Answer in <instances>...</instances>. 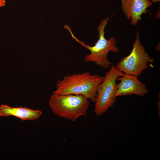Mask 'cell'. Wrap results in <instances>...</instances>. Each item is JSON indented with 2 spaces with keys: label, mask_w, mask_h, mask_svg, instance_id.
Listing matches in <instances>:
<instances>
[{
  "label": "cell",
  "mask_w": 160,
  "mask_h": 160,
  "mask_svg": "<svg viewBox=\"0 0 160 160\" xmlns=\"http://www.w3.org/2000/svg\"><path fill=\"white\" fill-rule=\"evenodd\" d=\"M104 78L103 76L91 75L88 71L68 75L58 81L53 93L81 95L94 103L98 87Z\"/></svg>",
  "instance_id": "obj_1"
},
{
  "label": "cell",
  "mask_w": 160,
  "mask_h": 160,
  "mask_svg": "<svg viewBox=\"0 0 160 160\" xmlns=\"http://www.w3.org/2000/svg\"><path fill=\"white\" fill-rule=\"evenodd\" d=\"M110 19V17H107L101 21L97 28L98 33V40L93 46L87 44L79 40L73 35L68 25H65L64 26V28L70 33L73 39L90 51V54L85 57V62L95 63L97 65L106 69H109L110 65L112 64L108 60L109 52L112 51L117 53L119 49L116 45V41L114 37H111L109 40H107L105 37V28Z\"/></svg>",
  "instance_id": "obj_2"
},
{
  "label": "cell",
  "mask_w": 160,
  "mask_h": 160,
  "mask_svg": "<svg viewBox=\"0 0 160 160\" xmlns=\"http://www.w3.org/2000/svg\"><path fill=\"white\" fill-rule=\"evenodd\" d=\"M53 112L60 117L75 121L85 116L90 104L85 96L79 94L60 95L53 93L49 101Z\"/></svg>",
  "instance_id": "obj_3"
},
{
  "label": "cell",
  "mask_w": 160,
  "mask_h": 160,
  "mask_svg": "<svg viewBox=\"0 0 160 160\" xmlns=\"http://www.w3.org/2000/svg\"><path fill=\"white\" fill-rule=\"evenodd\" d=\"M124 73L111 65L109 71L106 73L103 81L97 88L95 103L94 112L100 116L113 107L116 100L117 78Z\"/></svg>",
  "instance_id": "obj_4"
},
{
  "label": "cell",
  "mask_w": 160,
  "mask_h": 160,
  "mask_svg": "<svg viewBox=\"0 0 160 160\" xmlns=\"http://www.w3.org/2000/svg\"><path fill=\"white\" fill-rule=\"evenodd\" d=\"M154 62V59L146 52L141 44L137 31L130 54L122 59L116 66L124 74L138 76L147 68L148 63H152Z\"/></svg>",
  "instance_id": "obj_5"
},
{
  "label": "cell",
  "mask_w": 160,
  "mask_h": 160,
  "mask_svg": "<svg viewBox=\"0 0 160 160\" xmlns=\"http://www.w3.org/2000/svg\"><path fill=\"white\" fill-rule=\"evenodd\" d=\"M117 80L120 82L117 84L116 97L132 94L143 96L148 92L146 85L140 81L137 76L124 73Z\"/></svg>",
  "instance_id": "obj_6"
},
{
  "label": "cell",
  "mask_w": 160,
  "mask_h": 160,
  "mask_svg": "<svg viewBox=\"0 0 160 160\" xmlns=\"http://www.w3.org/2000/svg\"><path fill=\"white\" fill-rule=\"evenodd\" d=\"M121 7L127 19H131V24L137 25L141 19V15L146 13L147 9L152 5L150 0H121Z\"/></svg>",
  "instance_id": "obj_7"
},
{
  "label": "cell",
  "mask_w": 160,
  "mask_h": 160,
  "mask_svg": "<svg viewBox=\"0 0 160 160\" xmlns=\"http://www.w3.org/2000/svg\"><path fill=\"white\" fill-rule=\"evenodd\" d=\"M40 110H34L26 107H12L2 104L0 106V116L7 117L12 116L20 119L23 121L35 120L42 114Z\"/></svg>",
  "instance_id": "obj_8"
},
{
  "label": "cell",
  "mask_w": 160,
  "mask_h": 160,
  "mask_svg": "<svg viewBox=\"0 0 160 160\" xmlns=\"http://www.w3.org/2000/svg\"><path fill=\"white\" fill-rule=\"evenodd\" d=\"M5 0H0V7H3L5 5Z\"/></svg>",
  "instance_id": "obj_9"
},
{
  "label": "cell",
  "mask_w": 160,
  "mask_h": 160,
  "mask_svg": "<svg viewBox=\"0 0 160 160\" xmlns=\"http://www.w3.org/2000/svg\"><path fill=\"white\" fill-rule=\"evenodd\" d=\"M152 3L156 4L159 2H160V0H150Z\"/></svg>",
  "instance_id": "obj_10"
}]
</instances>
